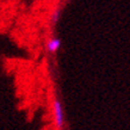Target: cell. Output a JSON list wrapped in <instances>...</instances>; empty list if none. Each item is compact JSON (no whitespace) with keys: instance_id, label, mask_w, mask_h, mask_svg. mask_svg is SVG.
Returning a JSON list of instances; mask_svg holds the SVG:
<instances>
[{"instance_id":"cell-3","label":"cell","mask_w":130,"mask_h":130,"mask_svg":"<svg viewBox=\"0 0 130 130\" xmlns=\"http://www.w3.org/2000/svg\"><path fill=\"white\" fill-rule=\"evenodd\" d=\"M60 14H61V11H60V10H55L54 13L51 14V22L54 24L57 23V20H59V18H60Z\"/></svg>"},{"instance_id":"cell-2","label":"cell","mask_w":130,"mask_h":130,"mask_svg":"<svg viewBox=\"0 0 130 130\" xmlns=\"http://www.w3.org/2000/svg\"><path fill=\"white\" fill-rule=\"evenodd\" d=\"M61 47V40L60 38H51V40L48 41L47 43V49L49 53H56V51L60 49Z\"/></svg>"},{"instance_id":"cell-1","label":"cell","mask_w":130,"mask_h":130,"mask_svg":"<svg viewBox=\"0 0 130 130\" xmlns=\"http://www.w3.org/2000/svg\"><path fill=\"white\" fill-rule=\"evenodd\" d=\"M53 111H54V117H55V125L56 128H62L64 123V117H63V107L62 104L59 99L54 100L53 104Z\"/></svg>"}]
</instances>
